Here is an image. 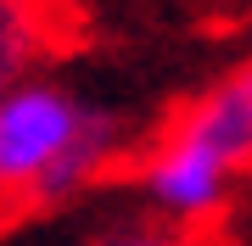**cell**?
I'll list each match as a JSON object with an SVG mask.
<instances>
[{"instance_id": "cell-1", "label": "cell", "mask_w": 252, "mask_h": 246, "mask_svg": "<svg viewBox=\"0 0 252 246\" xmlns=\"http://www.w3.org/2000/svg\"><path fill=\"white\" fill-rule=\"evenodd\" d=\"M252 163V62L213 84L174 118V129L146 157L140 185L174 224L213 219L230 196V179Z\"/></svg>"}, {"instance_id": "cell-2", "label": "cell", "mask_w": 252, "mask_h": 246, "mask_svg": "<svg viewBox=\"0 0 252 246\" xmlns=\"http://www.w3.org/2000/svg\"><path fill=\"white\" fill-rule=\"evenodd\" d=\"M95 118L101 112L73 101L62 84L28 79L23 90H11L0 101V196H34L39 179L95 129Z\"/></svg>"}, {"instance_id": "cell-3", "label": "cell", "mask_w": 252, "mask_h": 246, "mask_svg": "<svg viewBox=\"0 0 252 246\" xmlns=\"http://www.w3.org/2000/svg\"><path fill=\"white\" fill-rule=\"evenodd\" d=\"M39 17L34 0H0V101L28 84V67L39 56Z\"/></svg>"}, {"instance_id": "cell-4", "label": "cell", "mask_w": 252, "mask_h": 246, "mask_svg": "<svg viewBox=\"0 0 252 246\" xmlns=\"http://www.w3.org/2000/svg\"><path fill=\"white\" fill-rule=\"evenodd\" d=\"M95 246H185L180 229H162V224H124L112 235H101Z\"/></svg>"}]
</instances>
